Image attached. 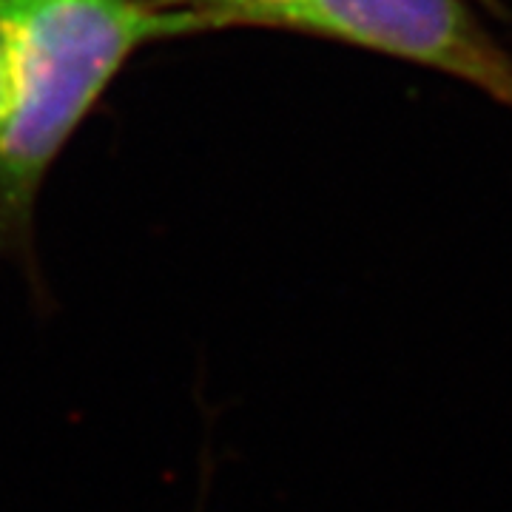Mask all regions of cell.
I'll list each match as a JSON object with an SVG mask.
<instances>
[{
  "label": "cell",
  "mask_w": 512,
  "mask_h": 512,
  "mask_svg": "<svg viewBox=\"0 0 512 512\" xmlns=\"http://www.w3.org/2000/svg\"><path fill=\"white\" fill-rule=\"evenodd\" d=\"M217 29L163 0H0L12 106L0 128V234L32 222L46 171L128 57L154 40Z\"/></svg>",
  "instance_id": "obj_1"
},
{
  "label": "cell",
  "mask_w": 512,
  "mask_h": 512,
  "mask_svg": "<svg viewBox=\"0 0 512 512\" xmlns=\"http://www.w3.org/2000/svg\"><path fill=\"white\" fill-rule=\"evenodd\" d=\"M237 26H276L402 57L473 83L512 109V57L464 0H262Z\"/></svg>",
  "instance_id": "obj_2"
},
{
  "label": "cell",
  "mask_w": 512,
  "mask_h": 512,
  "mask_svg": "<svg viewBox=\"0 0 512 512\" xmlns=\"http://www.w3.org/2000/svg\"><path fill=\"white\" fill-rule=\"evenodd\" d=\"M163 3H171V6H191V9H202L208 18L214 20L217 26H234L237 18L251 9L262 0H163Z\"/></svg>",
  "instance_id": "obj_3"
},
{
  "label": "cell",
  "mask_w": 512,
  "mask_h": 512,
  "mask_svg": "<svg viewBox=\"0 0 512 512\" xmlns=\"http://www.w3.org/2000/svg\"><path fill=\"white\" fill-rule=\"evenodd\" d=\"M12 106V69H9V52H6V40L0 32V128Z\"/></svg>",
  "instance_id": "obj_4"
}]
</instances>
